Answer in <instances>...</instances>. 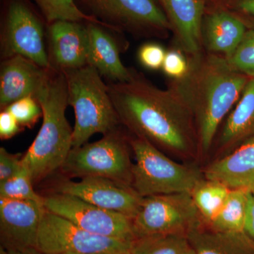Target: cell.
<instances>
[{"instance_id": "5", "label": "cell", "mask_w": 254, "mask_h": 254, "mask_svg": "<svg viewBox=\"0 0 254 254\" xmlns=\"http://www.w3.org/2000/svg\"><path fill=\"white\" fill-rule=\"evenodd\" d=\"M135 155L132 187L143 198L153 195L191 193L203 180L196 169L180 165L141 136L129 139Z\"/></svg>"}, {"instance_id": "1", "label": "cell", "mask_w": 254, "mask_h": 254, "mask_svg": "<svg viewBox=\"0 0 254 254\" xmlns=\"http://www.w3.org/2000/svg\"><path fill=\"white\" fill-rule=\"evenodd\" d=\"M131 68L129 79L108 82L109 93L122 125L155 146L186 153L198 144L191 112L173 86H155L143 73Z\"/></svg>"}, {"instance_id": "4", "label": "cell", "mask_w": 254, "mask_h": 254, "mask_svg": "<svg viewBox=\"0 0 254 254\" xmlns=\"http://www.w3.org/2000/svg\"><path fill=\"white\" fill-rule=\"evenodd\" d=\"M68 105L74 110L72 148L88 143L95 133L108 134L121 125L108 83L90 65L64 71Z\"/></svg>"}, {"instance_id": "12", "label": "cell", "mask_w": 254, "mask_h": 254, "mask_svg": "<svg viewBox=\"0 0 254 254\" xmlns=\"http://www.w3.org/2000/svg\"><path fill=\"white\" fill-rule=\"evenodd\" d=\"M55 193L78 197L100 208L125 215L133 220L143 198L133 187L103 177H88L79 182L60 180L55 186Z\"/></svg>"}, {"instance_id": "11", "label": "cell", "mask_w": 254, "mask_h": 254, "mask_svg": "<svg viewBox=\"0 0 254 254\" xmlns=\"http://www.w3.org/2000/svg\"><path fill=\"white\" fill-rule=\"evenodd\" d=\"M43 198V204L48 211L91 233L128 242L135 239L131 220L125 215L64 193H52Z\"/></svg>"}, {"instance_id": "27", "label": "cell", "mask_w": 254, "mask_h": 254, "mask_svg": "<svg viewBox=\"0 0 254 254\" xmlns=\"http://www.w3.org/2000/svg\"><path fill=\"white\" fill-rule=\"evenodd\" d=\"M242 20L247 25V30L240 45L228 60L241 73L248 77L254 78V23Z\"/></svg>"}, {"instance_id": "2", "label": "cell", "mask_w": 254, "mask_h": 254, "mask_svg": "<svg viewBox=\"0 0 254 254\" xmlns=\"http://www.w3.org/2000/svg\"><path fill=\"white\" fill-rule=\"evenodd\" d=\"M188 71L180 79L170 80L186 102L196 127L198 145L203 153L211 148L218 127L240 100L251 78L228 60L202 50L187 57Z\"/></svg>"}, {"instance_id": "36", "label": "cell", "mask_w": 254, "mask_h": 254, "mask_svg": "<svg viewBox=\"0 0 254 254\" xmlns=\"http://www.w3.org/2000/svg\"><path fill=\"white\" fill-rule=\"evenodd\" d=\"M206 6H220L226 2L227 0H203Z\"/></svg>"}, {"instance_id": "9", "label": "cell", "mask_w": 254, "mask_h": 254, "mask_svg": "<svg viewBox=\"0 0 254 254\" xmlns=\"http://www.w3.org/2000/svg\"><path fill=\"white\" fill-rule=\"evenodd\" d=\"M131 243L91 233L46 209L36 248L46 254H130Z\"/></svg>"}, {"instance_id": "32", "label": "cell", "mask_w": 254, "mask_h": 254, "mask_svg": "<svg viewBox=\"0 0 254 254\" xmlns=\"http://www.w3.org/2000/svg\"><path fill=\"white\" fill-rule=\"evenodd\" d=\"M23 128L8 110H1L0 113V138L1 140L12 138Z\"/></svg>"}, {"instance_id": "19", "label": "cell", "mask_w": 254, "mask_h": 254, "mask_svg": "<svg viewBox=\"0 0 254 254\" xmlns=\"http://www.w3.org/2000/svg\"><path fill=\"white\" fill-rule=\"evenodd\" d=\"M206 180L220 182L230 190H254V133L231 153L212 163L205 171Z\"/></svg>"}, {"instance_id": "21", "label": "cell", "mask_w": 254, "mask_h": 254, "mask_svg": "<svg viewBox=\"0 0 254 254\" xmlns=\"http://www.w3.org/2000/svg\"><path fill=\"white\" fill-rule=\"evenodd\" d=\"M254 133V78H251L220 133V148L237 147Z\"/></svg>"}, {"instance_id": "24", "label": "cell", "mask_w": 254, "mask_h": 254, "mask_svg": "<svg viewBox=\"0 0 254 254\" xmlns=\"http://www.w3.org/2000/svg\"><path fill=\"white\" fill-rule=\"evenodd\" d=\"M230 190L220 182L208 180H202L192 190L195 206L208 225L221 210Z\"/></svg>"}, {"instance_id": "17", "label": "cell", "mask_w": 254, "mask_h": 254, "mask_svg": "<svg viewBox=\"0 0 254 254\" xmlns=\"http://www.w3.org/2000/svg\"><path fill=\"white\" fill-rule=\"evenodd\" d=\"M166 16L177 49L187 57L203 50L200 26L206 5L203 0H156Z\"/></svg>"}, {"instance_id": "34", "label": "cell", "mask_w": 254, "mask_h": 254, "mask_svg": "<svg viewBox=\"0 0 254 254\" xmlns=\"http://www.w3.org/2000/svg\"><path fill=\"white\" fill-rule=\"evenodd\" d=\"M244 232L254 242V195L252 192L249 195Z\"/></svg>"}, {"instance_id": "31", "label": "cell", "mask_w": 254, "mask_h": 254, "mask_svg": "<svg viewBox=\"0 0 254 254\" xmlns=\"http://www.w3.org/2000/svg\"><path fill=\"white\" fill-rule=\"evenodd\" d=\"M23 155L11 154L4 148H0V182L6 181L23 170Z\"/></svg>"}, {"instance_id": "3", "label": "cell", "mask_w": 254, "mask_h": 254, "mask_svg": "<svg viewBox=\"0 0 254 254\" xmlns=\"http://www.w3.org/2000/svg\"><path fill=\"white\" fill-rule=\"evenodd\" d=\"M35 98L41 106L43 124L22 158L33 184L61 169L72 149L73 139V128L66 118L68 90L64 73L51 68Z\"/></svg>"}, {"instance_id": "35", "label": "cell", "mask_w": 254, "mask_h": 254, "mask_svg": "<svg viewBox=\"0 0 254 254\" xmlns=\"http://www.w3.org/2000/svg\"><path fill=\"white\" fill-rule=\"evenodd\" d=\"M0 254H46L38 250L36 247L23 249V250H6L1 248Z\"/></svg>"}, {"instance_id": "18", "label": "cell", "mask_w": 254, "mask_h": 254, "mask_svg": "<svg viewBox=\"0 0 254 254\" xmlns=\"http://www.w3.org/2000/svg\"><path fill=\"white\" fill-rule=\"evenodd\" d=\"M88 35V65L94 67L109 82L128 81L131 68L124 65L120 53L124 47L118 41V32L95 23H86Z\"/></svg>"}, {"instance_id": "29", "label": "cell", "mask_w": 254, "mask_h": 254, "mask_svg": "<svg viewBox=\"0 0 254 254\" xmlns=\"http://www.w3.org/2000/svg\"><path fill=\"white\" fill-rule=\"evenodd\" d=\"M188 68V58L183 52L177 48L167 52L162 69L169 78L180 79L185 76Z\"/></svg>"}, {"instance_id": "37", "label": "cell", "mask_w": 254, "mask_h": 254, "mask_svg": "<svg viewBox=\"0 0 254 254\" xmlns=\"http://www.w3.org/2000/svg\"><path fill=\"white\" fill-rule=\"evenodd\" d=\"M183 254H195V252H194V250H193V249L191 248V247H190V248L188 249L186 251V252H185Z\"/></svg>"}, {"instance_id": "7", "label": "cell", "mask_w": 254, "mask_h": 254, "mask_svg": "<svg viewBox=\"0 0 254 254\" xmlns=\"http://www.w3.org/2000/svg\"><path fill=\"white\" fill-rule=\"evenodd\" d=\"M85 13L118 33L136 39L165 40L172 33L156 0H78Z\"/></svg>"}, {"instance_id": "14", "label": "cell", "mask_w": 254, "mask_h": 254, "mask_svg": "<svg viewBox=\"0 0 254 254\" xmlns=\"http://www.w3.org/2000/svg\"><path fill=\"white\" fill-rule=\"evenodd\" d=\"M47 53L50 68L64 71L88 65L86 23L56 21L47 28Z\"/></svg>"}, {"instance_id": "28", "label": "cell", "mask_w": 254, "mask_h": 254, "mask_svg": "<svg viewBox=\"0 0 254 254\" xmlns=\"http://www.w3.org/2000/svg\"><path fill=\"white\" fill-rule=\"evenodd\" d=\"M4 110H8L23 128H32L43 116L41 105L33 96L16 100Z\"/></svg>"}, {"instance_id": "40", "label": "cell", "mask_w": 254, "mask_h": 254, "mask_svg": "<svg viewBox=\"0 0 254 254\" xmlns=\"http://www.w3.org/2000/svg\"><path fill=\"white\" fill-rule=\"evenodd\" d=\"M252 193H253V195H254V191H252Z\"/></svg>"}, {"instance_id": "16", "label": "cell", "mask_w": 254, "mask_h": 254, "mask_svg": "<svg viewBox=\"0 0 254 254\" xmlns=\"http://www.w3.org/2000/svg\"><path fill=\"white\" fill-rule=\"evenodd\" d=\"M247 25L237 15L222 6H206L200 26L202 48L229 60L240 45Z\"/></svg>"}, {"instance_id": "10", "label": "cell", "mask_w": 254, "mask_h": 254, "mask_svg": "<svg viewBox=\"0 0 254 254\" xmlns=\"http://www.w3.org/2000/svg\"><path fill=\"white\" fill-rule=\"evenodd\" d=\"M200 213L190 193L153 195L143 198L132 222L135 238L187 233L200 225Z\"/></svg>"}, {"instance_id": "6", "label": "cell", "mask_w": 254, "mask_h": 254, "mask_svg": "<svg viewBox=\"0 0 254 254\" xmlns=\"http://www.w3.org/2000/svg\"><path fill=\"white\" fill-rule=\"evenodd\" d=\"M48 24L31 0H1L0 60L21 55L50 68Z\"/></svg>"}, {"instance_id": "15", "label": "cell", "mask_w": 254, "mask_h": 254, "mask_svg": "<svg viewBox=\"0 0 254 254\" xmlns=\"http://www.w3.org/2000/svg\"><path fill=\"white\" fill-rule=\"evenodd\" d=\"M51 68L43 67L29 58L15 55L0 64V108L39 91Z\"/></svg>"}, {"instance_id": "26", "label": "cell", "mask_w": 254, "mask_h": 254, "mask_svg": "<svg viewBox=\"0 0 254 254\" xmlns=\"http://www.w3.org/2000/svg\"><path fill=\"white\" fill-rule=\"evenodd\" d=\"M33 185L31 174L23 167L17 175L6 181L0 182V198L33 200L44 205V198L36 193Z\"/></svg>"}, {"instance_id": "23", "label": "cell", "mask_w": 254, "mask_h": 254, "mask_svg": "<svg viewBox=\"0 0 254 254\" xmlns=\"http://www.w3.org/2000/svg\"><path fill=\"white\" fill-rule=\"evenodd\" d=\"M190 247L186 233L161 234L136 237L130 254H183Z\"/></svg>"}, {"instance_id": "25", "label": "cell", "mask_w": 254, "mask_h": 254, "mask_svg": "<svg viewBox=\"0 0 254 254\" xmlns=\"http://www.w3.org/2000/svg\"><path fill=\"white\" fill-rule=\"evenodd\" d=\"M48 23L56 21L95 23L109 28L96 18L86 14L75 0H32ZM110 29V28H109Z\"/></svg>"}, {"instance_id": "13", "label": "cell", "mask_w": 254, "mask_h": 254, "mask_svg": "<svg viewBox=\"0 0 254 254\" xmlns=\"http://www.w3.org/2000/svg\"><path fill=\"white\" fill-rule=\"evenodd\" d=\"M46 208L33 200L0 198V241L6 250L36 247Z\"/></svg>"}, {"instance_id": "20", "label": "cell", "mask_w": 254, "mask_h": 254, "mask_svg": "<svg viewBox=\"0 0 254 254\" xmlns=\"http://www.w3.org/2000/svg\"><path fill=\"white\" fill-rule=\"evenodd\" d=\"M196 254H254V242L244 232H220L201 225L187 233Z\"/></svg>"}, {"instance_id": "33", "label": "cell", "mask_w": 254, "mask_h": 254, "mask_svg": "<svg viewBox=\"0 0 254 254\" xmlns=\"http://www.w3.org/2000/svg\"><path fill=\"white\" fill-rule=\"evenodd\" d=\"M219 6L225 8L241 18L254 20V0H227Z\"/></svg>"}, {"instance_id": "8", "label": "cell", "mask_w": 254, "mask_h": 254, "mask_svg": "<svg viewBox=\"0 0 254 254\" xmlns=\"http://www.w3.org/2000/svg\"><path fill=\"white\" fill-rule=\"evenodd\" d=\"M128 143L129 140L116 130L99 141L72 148L61 170L70 177H103L132 187Z\"/></svg>"}, {"instance_id": "38", "label": "cell", "mask_w": 254, "mask_h": 254, "mask_svg": "<svg viewBox=\"0 0 254 254\" xmlns=\"http://www.w3.org/2000/svg\"><path fill=\"white\" fill-rule=\"evenodd\" d=\"M240 18H241V17H240ZM242 18V19L247 20V21H252V22L254 23V20L248 19V18Z\"/></svg>"}, {"instance_id": "30", "label": "cell", "mask_w": 254, "mask_h": 254, "mask_svg": "<svg viewBox=\"0 0 254 254\" xmlns=\"http://www.w3.org/2000/svg\"><path fill=\"white\" fill-rule=\"evenodd\" d=\"M167 52L163 46L154 42L145 43L138 51V59L142 66L148 69H160L163 67Z\"/></svg>"}, {"instance_id": "39", "label": "cell", "mask_w": 254, "mask_h": 254, "mask_svg": "<svg viewBox=\"0 0 254 254\" xmlns=\"http://www.w3.org/2000/svg\"><path fill=\"white\" fill-rule=\"evenodd\" d=\"M63 254H76V253H65Z\"/></svg>"}, {"instance_id": "22", "label": "cell", "mask_w": 254, "mask_h": 254, "mask_svg": "<svg viewBox=\"0 0 254 254\" xmlns=\"http://www.w3.org/2000/svg\"><path fill=\"white\" fill-rule=\"evenodd\" d=\"M250 190H230L223 206L213 221L210 228L220 232H244Z\"/></svg>"}]
</instances>
